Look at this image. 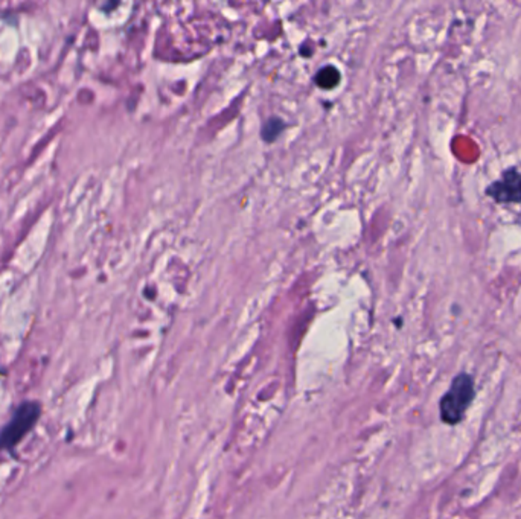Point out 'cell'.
<instances>
[{
	"label": "cell",
	"instance_id": "277c9868",
	"mask_svg": "<svg viewBox=\"0 0 521 519\" xmlns=\"http://www.w3.org/2000/svg\"><path fill=\"white\" fill-rule=\"evenodd\" d=\"M340 80V75L339 72H337V69H334V67L328 66L325 67V69H322L321 72L317 73V84L321 85V87H325V89H331L334 87V85L339 83Z\"/></svg>",
	"mask_w": 521,
	"mask_h": 519
},
{
	"label": "cell",
	"instance_id": "7a4b0ae2",
	"mask_svg": "<svg viewBox=\"0 0 521 519\" xmlns=\"http://www.w3.org/2000/svg\"><path fill=\"white\" fill-rule=\"evenodd\" d=\"M42 405L37 401H25L18 405L8 424L0 429V449L11 451L40 419Z\"/></svg>",
	"mask_w": 521,
	"mask_h": 519
},
{
	"label": "cell",
	"instance_id": "6da1fadb",
	"mask_svg": "<svg viewBox=\"0 0 521 519\" xmlns=\"http://www.w3.org/2000/svg\"><path fill=\"white\" fill-rule=\"evenodd\" d=\"M472 399H474L472 378L467 373L457 374L439 402L441 419L443 424L457 425L465 417Z\"/></svg>",
	"mask_w": 521,
	"mask_h": 519
},
{
	"label": "cell",
	"instance_id": "3957f363",
	"mask_svg": "<svg viewBox=\"0 0 521 519\" xmlns=\"http://www.w3.org/2000/svg\"><path fill=\"white\" fill-rule=\"evenodd\" d=\"M486 194L500 203H520L521 201V172L517 169L506 171L501 180H497L488 189Z\"/></svg>",
	"mask_w": 521,
	"mask_h": 519
},
{
	"label": "cell",
	"instance_id": "5b68a950",
	"mask_svg": "<svg viewBox=\"0 0 521 519\" xmlns=\"http://www.w3.org/2000/svg\"><path fill=\"white\" fill-rule=\"evenodd\" d=\"M282 127H284V125H282V122H281V121H270V122L265 125V128H264V138H265L267 140L275 139V138L277 136V133L282 130Z\"/></svg>",
	"mask_w": 521,
	"mask_h": 519
}]
</instances>
